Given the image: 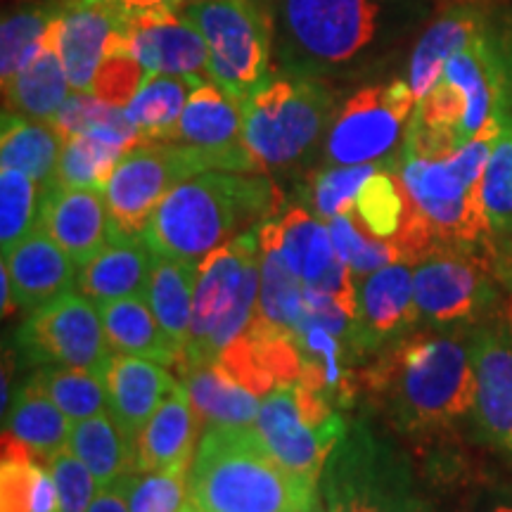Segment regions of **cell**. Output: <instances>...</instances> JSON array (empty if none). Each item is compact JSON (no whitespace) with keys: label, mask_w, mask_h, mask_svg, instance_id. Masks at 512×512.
<instances>
[{"label":"cell","mask_w":512,"mask_h":512,"mask_svg":"<svg viewBox=\"0 0 512 512\" xmlns=\"http://www.w3.org/2000/svg\"><path fill=\"white\" fill-rule=\"evenodd\" d=\"M384 162L358 166H328L316 174L311 183V204L318 219L330 221L339 214L354 211L356 195L361 185L380 169Z\"/></svg>","instance_id":"obj_45"},{"label":"cell","mask_w":512,"mask_h":512,"mask_svg":"<svg viewBox=\"0 0 512 512\" xmlns=\"http://www.w3.org/2000/svg\"><path fill=\"white\" fill-rule=\"evenodd\" d=\"M380 0H268L280 74L323 79L370 53Z\"/></svg>","instance_id":"obj_5"},{"label":"cell","mask_w":512,"mask_h":512,"mask_svg":"<svg viewBox=\"0 0 512 512\" xmlns=\"http://www.w3.org/2000/svg\"><path fill=\"white\" fill-rule=\"evenodd\" d=\"M505 126L486 128L448 157L430 159L406 147L399 150L396 174L439 242L479 245L494 235L482 200V178Z\"/></svg>","instance_id":"obj_6"},{"label":"cell","mask_w":512,"mask_h":512,"mask_svg":"<svg viewBox=\"0 0 512 512\" xmlns=\"http://www.w3.org/2000/svg\"><path fill=\"white\" fill-rule=\"evenodd\" d=\"M17 351L29 366L76 368L100 377L112 361L98 304L74 292L29 313L17 330Z\"/></svg>","instance_id":"obj_12"},{"label":"cell","mask_w":512,"mask_h":512,"mask_svg":"<svg viewBox=\"0 0 512 512\" xmlns=\"http://www.w3.org/2000/svg\"><path fill=\"white\" fill-rule=\"evenodd\" d=\"M67 256L41 223L10 254H5L3 266L10 273L17 304L34 311L72 292L79 275H74V261Z\"/></svg>","instance_id":"obj_23"},{"label":"cell","mask_w":512,"mask_h":512,"mask_svg":"<svg viewBox=\"0 0 512 512\" xmlns=\"http://www.w3.org/2000/svg\"><path fill=\"white\" fill-rule=\"evenodd\" d=\"M245 145L261 174L297 166L335 119V93L320 79L271 76L242 102Z\"/></svg>","instance_id":"obj_9"},{"label":"cell","mask_w":512,"mask_h":512,"mask_svg":"<svg viewBox=\"0 0 512 512\" xmlns=\"http://www.w3.org/2000/svg\"><path fill=\"white\" fill-rule=\"evenodd\" d=\"M415 304L432 325H475L496 299L494 266L477 245L439 242L413 273Z\"/></svg>","instance_id":"obj_14"},{"label":"cell","mask_w":512,"mask_h":512,"mask_svg":"<svg viewBox=\"0 0 512 512\" xmlns=\"http://www.w3.org/2000/svg\"><path fill=\"white\" fill-rule=\"evenodd\" d=\"M510 79L501 46L489 34L446 62L444 74L415 107L401 147L420 157H448L486 128L510 121Z\"/></svg>","instance_id":"obj_3"},{"label":"cell","mask_w":512,"mask_h":512,"mask_svg":"<svg viewBox=\"0 0 512 512\" xmlns=\"http://www.w3.org/2000/svg\"><path fill=\"white\" fill-rule=\"evenodd\" d=\"M72 95L67 72L57 50V19L50 34L27 67L10 81H3L5 112L36 121H53L55 114Z\"/></svg>","instance_id":"obj_26"},{"label":"cell","mask_w":512,"mask_h":512,"mask_svg":"<svg viewBox=\"0 0 512 512\" xmlns=\"http://www.w3.org/2000/svg\"><path fill=\"white\" fill-rule=\"evenodd\" d=\"M475 422L484 441L512 460V325L489 323L472 335Z\"/></svg>","instance_id":"obj_17"},{"label":"cell","mask_w":512,"mask_h":512,"mask_svg":"<svg viewBox=\"0 0 512 512\" xmlns=\"http://www.w3.org/2000/svg\"><path fill=\"white\" fill-rule=\"evenodd\" d=\"M332 242L339 259L347 264L356 275L375 273L384 266L403 264L399 247L392 240H377L361 226L354 211L339 214L328 221Z\"/></svg>","instance_id":"obj_43"},{"label":"cell","mask_w":512,"mask_h":512,"mask_svg":"<svg viewBox=\"0 0 512 512\" xmlns=\"http://www.w3.org/2000/svg\"><path fill=\"white\" fill-rule=\"evenodd\" d=\"M0 512H60L55 479L36 458L0 463Z\"/></svg>","instance_id":"obj_41"},{"label":"cell","mask_w":512,"mask_h":512,"mask_svg":"<svg viewBox=\"0 0 512 512\" xmlns=\"http://www.w3.org/2000/svg\"><path fill=\"white\" fill-rule=\"evenodd\" d=\"M192 408L209 427L252 425L259 415V396L235 380L219 361L181 368Z\"/></svg>","instance_id":"obj_30"},{"label":"cell","mask_w":512,"mask_h":512,"mask_svg":"<svg viewBox=\"0 0 512 512\" xmlns=\"http://www.w3.org/2000/svg\"><path fill=\"white\" fill-rule=\"evenodd\" d=\"M119 107L107 105L95 98L93 93H76L72 91L67 102L62 105V110L55 114V119L50 121L57 128V133L67 140L72 136H81V133L93 131L95 126L105 124L107 119L117 112Z\"/></svg>","instance_id":"obj_49"},{"label":"cell","mask_w":512,"mask_h":512,"mask_svg":"<svg viewBox=\"0 0 512 512\" xmlns=\"http://www.w3.org/2000/svg\"><path fill=\"white\" fill-rule=\"evenodd\" d=\"M48 463L60 498V512H88L98 486L93 472L74 456L72 448L57 451L48 458Z\"/></svg>","instance_id":"obj_48"},{"label":"cell","mask_w":512,"mask_h":512,"mask_svg":"<svg viewBox=\"0 0 512 512\" xmlns=\"http://www.w3.org/2000/svg\"><path fill=\"white\" fill-rule=\"evenodd\" d=\"M152 72L140 64L131 53H126L124 48L114 50L105 57V62L98 67V74H95L91 93L95 98L107 102V105L124 107L136 98V93L143 88V83L150 79Z\"/></svg>","instance_id":"obj_46"},{"label":"cell","mask_w":512,"mask_h":512,"mask_svg":"<svg viewBox=\"0 0 512 512\" xmlns=\"http://www.w3.org/2000/svg\"><path fill=\"white\" fill-rule=\"evenodd\" d=\"M413 273L408 264H392L375 271L361 287L358 320L366 351L384 347L418 323Z\"/></svg>","instance_id":"obj_22"},{"label":"cell","mask_w":512,"mask_h":512,"mask_svg":"<svg viewBox=\"0 0 512 512\" xmlns=\"http://www.w3.org/2000/svg\"><path fill=\"white\" fill-rule=\"evenodd\" d=\"M185 470H162L133 475L128 505L131 512H181Z\"/></svg>","instance_id":"obj_47"},{"label":"cell","mask_w":512,"mask_h":512,"mask_svg":"<svg viewBox=\"0 0 512 512\" xmlns=\"http://www.w3.org/2000/svg\"><path fill=\"white\" fill-rule=\"evenodd\" d=\"M36 389H41L69 420L79 422L93 415L107 413L110 394H107L105 377L88 373V370L43 366L29 377Z\"/></svg>","instance_id":"obj_38"},{"label":"cell","mask_w":512,"mask_h":512,"mask_svg":"<svg viewBox=\"0 0 512 512\" xmlns=\"http://www.w3.org/2000/svg\"><path fill=\"white\" fill-rule=\"evenodd\" d=\"M195 261H178L155 256L152 278L147 287V304L155 313L166 335L185 351L192 328V302H195Z\"/></svg>","instance_id":"obj_34"},{"label":"cell","mask_w":512,"mask_h":512,"mask_svg":"<svg viewBox=\"0 0 512 512\" xmlns=\"http://www.w3.org/2000/svg\"><path fill=\"white\" fill-rule=\"evenodd\" d=\"M169 143L190 145L207 152L223 171L261 174L245 145V112L242 100L230 95L216 81H200L190 93Z\"/></svg>","instance_id":"obj_16"},{"label":"cell","mask_w":512,"mask_h":512,"mask_svg":"<svg viewBox=\"0 0 512 512\" xmlns=\"http://www.w3.org/2000/svg\"><path fill=\"white\" fill-rule=\"evenodd\" d=\"M64 138L50 121H36L3 112L0 169H15L34 178L43 188L53 181Z\"/></svg>","instance_id":"obj_31"},{"label":"cell","mask_w":512,"mask_h":512,"mask_svg":"<svg viewBox=\"0 0 512 512\" xmlns=\"http://www.w3.org/2000/svg\"><path fill=\"white\" fill-rule=\"evenodd\" d=\"M69 448L93 472L98 489L112 484L114 479L138 472L136 446L128 441L112 413L74 422L69 432Z\"/></svg>","instance_id":"obj_32"},{"label":"cell","mask_w":512,"mask_h":512,"mask_svg":"<svg viewBox=\"0 0 512 512\" xmlns=\"http://www.w3.org/2000/svg\"><path fill=\"white\" fill-rule=\"evenodd\" d=\"M472 325H434L384 344L363 387L403 434H441L475 411Z\"/></svg>","instance_id":"obj_1"},{"label":"cell","mask_w":512,"mask_h":512,"mask_svg":"<svg viewBox=\"0 0 512 512\" xmlns=\"http://www.w3.org/2000/svg\"><path fill=\"white\" fill-rule=\"evenodd\" d=\"M181 512H200V510H197V508H195V505H192V503L188 501V503H185V505H183V510H181Z\"/></svg>","instance_id":"obj_56"},{"label":"cell","mask_w":512,"mask_h":512,"mask_svg":"<svg viewBox=\"0 0 512 512\" xmlns=\"http://www.w3.org/2000/svg\"><path fill=\"white\" fill-rule=\"evenodd\" d=\"M261 247V290L259 304H256L254 320L256 323L271 325L297 335L302 325L306 302H304V283L287 266L283 252L259 233Z\"/></svg>","instance_id":"obj_35"},{"label":"cell","mask_w":512,"mask_h":512,"mask_svg":"<svg viewBox=\"0 0 512 512\" xmlns=\"http://www.w3.org/2000/svg\"><path fill=\"white\" fill-rule=\"evenodd\" d=\"M347 427L349 422H344L339 413L325 425H309L299 413L294 384H283L266 394L256 415V432L261 434L268 451L309 489H318L323 467L347 434Z\"/></svg>","instance_id":"obj_15"},{"label":"cell","mask_w":512,"mask_h":512,"mask_svg":"<svg viewBox=\"0 0 512 512\" xmlns=\"http://www.w3.org/2000/svg\"><path fill=\"white\" fill-rule=\"evenodd\" d=\"M126 150L107 143L91 133H81L64 140L60 162H57L55 178L50 183L64 188H98L105 190L112 171Z\"/></svg>","instance_id":"obj_40"},{"label":"cell","mask_w":512,"mask_h":512,"mask_svg":"<svg viewBox=\"0 0 512 512\" xmlns=\"http://www.w3.org/2000/svg\"><path fill=\"white\" fill-rule=\"evenodd\" d=\"M209 48L211 81L245 102L273 72L268 0H188L183 5Z\"/></svg>","instance_id":"obj_10"},{"label":"cell","mask_w":512,"mask_h":512,"mask_svg":"<svg viewBox=\"0 0 512 512\" xmlns=\"http://www.w3.org/2000/svg\"><path fill=\"white\" fill-rule=\"evenodd\" d=\"M38 223L60 245L74 264L83 266L110 242V211L98 188H43Z\"/></svg>","instance_id":"obj_20"},{"label":"cell","mask_w":512,"mask_h":512,"mask_svg":"<svg viewBox=\"0 0 512 512\" xmlns=\"http://www.w3.org/2000/svg\"><path fill=\"white\" fill-rule=\"evenodd\" d=\"M418 100L408 81L377 83L351 95L325 136L332 166L377 164L403 145Z\"/></svg>","instance_id":"obj_13"},{"label":"cell","mask_w":512,"mask_h":512,"mask_svg":"<svg viewBox=\"0 0 512 512\" xmlns=\"http://www.w3.org/2000/svg\"><path fill=\"white\" fill-rule=\"evenodd\" d=\"M318 494L325 512H432L408 458L361 420L330 453Z\"/></svg>","instance_id":"obj_8"},{"label":"cell","mask_w":512,"mask_h":512,"mask_svg":"<svg viewBox=\"0 0 512 512\" xmlns=\"http://www.w3.org/2000/svg\"><path fill=\"white\" fill-rule=\"evenodd\" d=\"M316 498L249 425L209 427L188 475V501L200 512H302Z\"/></svg>","instance_id":"obj_4"},{"label":"cell","mask_w":512,"mask_h":512,"mask_svg":"<svg viewBox=\"0 0 512 512\" xmlns=\"http://www.w3.org/2000/svg\"><path fill=\"white\" fill-rule=\"evenodd\" d=\"M105 384L112 418L136 446L143 427L178 382L162 363L143 356L117 354L107 368Z\"/></svg>","instance_id":"obj_21"},{"label":"cell","mask_w":512,"mask_h":512,"mask_svg":"<svg viewBox=\"0 0 512 512\" xmlns=\"http://www.w3.org/2000/svg\"><path fill=\"white\" fill-rule=\"evenodd\" d=\"M200 425L188 389L185 384H176L140 432L136 441V470H188Z\"/></svg>","instance_id":"obj_24"},{"label":"cell","mask_w":512,"mask_h":512,"mask_svg":"<svg viewBox=\"0 0 512 512\" xmlns=\"http://www.w3.org/2000/svg\"><path fill=\"white\" fill-rule=\"evenodd\" d=\"M396 159L384 162L356 195V219L377 240H394L411 209V195L396 174Z\"/></svg>","instance_id":"obj_37"},{"label":"cell","mask_w":512,"mask_h":512,"mask_svg":"<svg viewBox=\"0 0 512 512\" xmlns=\"http://www.w3.org/2000/svg\"><path fill=\"white\" fill-rule=\"evenodd\" d=\"M110 347L119 354L143 356L162 366H183L185 351L166 335L150 304L143 297L114 299L98 304Z\"/></svg>","instance_id":"obj_29"},{"label":"cell","mask_w":512,"mask_h":512,"mask_svg":"<svg viewBox=\"0 0 512 512\" xmlns=\"http://www.w3.org/2000/svg\"><path fill=\"white\" fill-rule=\"evenodd\" d=\"M302 512H325V505H323V501H320V494H318V498H316V503H313L311 508L302 510Z\"/></svg>","instance_id":"obj_55"},{"label":"cell","mask_w":512,"mask_h":512,"mask_svg":"<svg viewBox=\"0 0 512 512\" xmlns=\"http://www.w3.org/2000/svg\"><path fill=\"white\" fill-rule=\"evenodd\" d=\"M486 34L484 17L472 8H456L441 15L415 43L408 62V86L422 100L444 74L446 62Z\"/></svg>","instance_id":"obj_27"},{"label":"cell","mask_w":512,"mask_h":512,"mask_svg":"<svg viewBox=\"0 0 512 512\" xmlns=\"http://www.w3.org/2000/svg\"><path fill=\"white\" fill-rule=\"evenodd\" d=\"M155 252L143 238H110L105 247L81 266V294L95 304L126 297H145L152 278Z\"/></svg>","instance_id":"obj_25"},{"label":"cell","mask_w":512,"mask_h":512,"mask_svg":"<svg viewBox=\"0 0 512 512\" xmlns=\"http://www.w3.org/2000/svg\"><path fill=\"white\" fill-rule=\"evenodd\" d=\"M121 46V22L100 0H62L57 15L60 50L69 86L91 93L93 79L105 57Z\"/></svg>","instance_id":"obj_19"},{"label":"cell","mask_w":512,"mask_h":512,"mask_svg":"<svg viewBox=\"0 0 512 512\" xmlns=\"http://www.w3.org/2000/svg\"><path fill=\"white\" fill-rule=\"evenodd\" d=\"M200 81L207 79L152 74L136 93V98L124 107L126 119L138 128L145 143H169L185 105H188L190 93Z\"/></svg>","instance_id":"obj_33"},{"label":"cell","mask_w":512,"mask_h":512,"mask_svg":"<svg viewBox=\"0 0 512 512\" xmlns=\"http://www.w3.org/2000/svg\"><path fill=\"white\" fill-rule=\"evenodd\" d=\"M121 46L152 74L211 81L207 41L183 10L121 22Z\"/></svg>","instance_id":"obj_18"},{"label":"cell","mask_w":512,"mask_h":512,"mask_svg":"<svg viewBox=\"0 0 512 512\" xmlns=\"http://www.w3.org/2000/svg\"><path fill=\"white\" fill-rule=\"evenodd\" d=\"M60 15L57 5H27L3 17L0 27V76L10 81L19 69L27 67L43 48L46 38Z\"/></svg>","instance_id":"obj_39"},{"label":"cell","mask_w":512,"mask_h":512,"mask_svg":"<svg viewBox=\"0 0 512 512\" xmlns=\"http://www.w3.org/2000/svg\"><path fill=\"white\" fill-rule=\"evenodd\" d=\"M100 3L107 5L117 15L119 22H128V19L183 10L188 0H100Z\"/></svg>","instance_id":"obj_50"},{"label":"cell","mask_w":512,"mask_h":512,"mask_svg":"<svg viewBox=\"0 0 512 512\" xmlns=\"http://www.w3.org/2000/svg\"><path fill=\"white\" fill-rule=\"evenodd\" d=\"M278 204V190L264 174L202 171L157 204L145 240L157 256L197 264L238 235L264 226Z\"/></svg>","instance_id":"obj_2"},{"label":"cell","mask_w":512,"mask_h":512,"mask_svg":"<svg viewBox=\"0 0 512 512\" xmlns=\"http://www.w3.org/2000/svg\"><path fill=\"white\" fill-rule=\"evenodd\" d=\"M501 53H503V62H505V69H508V79H510V88H512V27L508 31V36L503 38Z\"/></svg>","instance_id":"obj_54"},{"label":"cell","mask_w":512,"mask_h":512,"mask_svg":"<svg viewBox=\"0 0 512 512\" xmlns=\"http://www.w3.org/2000/svg\"><path fill=\"white\" fill-rule=\"evenodd\" d=\"M259 233L280 247L287 266L302 280L304 287L318 283L339 259L330 228L323 219L302 207H292L285 214L266 221Z\"/></svg>","instance_id":"obj_28"},{"label":"cell","mask_w":512,"mask_h":512,"mask_svg":"<svg viewBox=\"0 0 512 512\" xmlns=\"http://www.w3.org/2000/svg\"><path fill=\"white\" fill-rule=\"evenodd\" d=\"M261 290L259 228L214 249L197 266L192 328L183 366L219 361L252 325Z\"/></svg>","instance_id":"obj_7"},{"label":"cell","mask_w":512,"mask_h":512,"mask_svg":"<svg viewBox=\"0 0 512 512\" xmlns=\"http://www.w3.org/2000/svg\"><path fill=\"white\" fill-rule=\"evenodd\" d=\"M5 432L24 441L38 458H50L69 444V418L41 389L29 380L12 399L10 415H5Z\"/></svg>","instance_id":"obj_36"},{"label":"cell","mask_w":512,"mask_h":512,"mask_svg":"<svg viewBox=\"0 0 512 512\" xmlns=\"http://www.w3.org/2000/svg\"><path fill=\"white\" fill-rule=\"evenodd\" d=\"M482 200L494 235L512 233V121L498 136L482 178Z\"/></svg>","instance_id":"obj_44"},{"label":"cell","mask_w":512,"mask_h":512,"mask_svg":"<svg viewBox=\"0 0 512 512\" xmlns=\"http://www.w3.org/2000/svg\"><path fill=\"white\" fill-rule=\"evenodd\" d=\"M43 185L15 169H0V245L3 256L38 226Z\"/></svg>","instance_id":"obj_42"},{"label":"cell","mask_w":512,"mask_h":512,"mask_svg":"<svg viewBox=\"0 0 512 512\" xmlns=\"http://www.w3.org/2000/svg\"><path fill=\"white\" fill-rule=\"evenodd\" d=\"M202 171H223L207 152L178 143H140L119 159L107 181L105 195L110 211V238H143L157 204Z\"/></svg>","instance_id":"obj_11"},{"label":"cell","mask_w":512,"mask_h":512,"mask_svg":"<svg viewBox=\"0 0 512 512\" xmlns=\"http://www.w3.org/2000/svg\"><path fill=\"white\" fill-rule=\"evenodd\" d=\"M0 278H3V316H8V313H12L17 309V299H15V290H12V280H10V273H8V268L3 266V275H0Z\"/></svg>","instance_id":"obj_53"},{"label":"cell","mask_w":512,"mask_h":512,"mask_svg":"<svg viewBox=\"0 0 512 512\" xmlns=\"http://www.w3.org/2000/svg\"><path fill=\"white\" fill-rule=\"evenodd\" d=\"M131 484H133V472L131 475L114 479L112 484L100 486L88 512H131V505H128Z\"/></svg>","instance_id":"obj_51"},{"label":"cell","mask_w":512,"mask_h":512,"mask_svg":"<svg viewBox=\"0 0 512 512\" xmlns=\"http://www.w3.org/2000/svg\"><path fill=\"white\" fill-rule=\"evenodd\" d=\"M470 512H512V484H489L472 498Z\"/></svg>","instance_id":"obj_52"}]
</instances>
